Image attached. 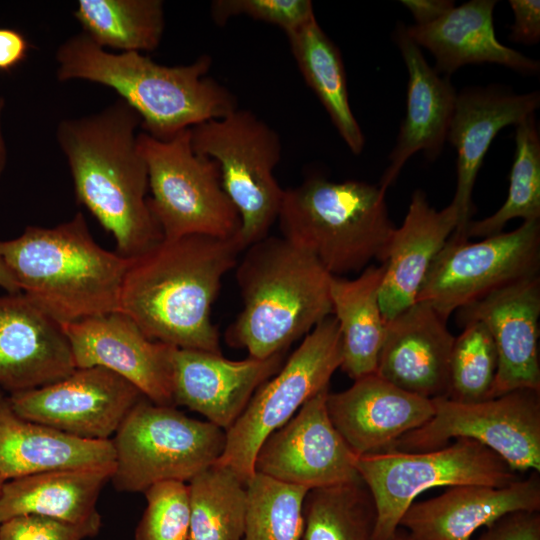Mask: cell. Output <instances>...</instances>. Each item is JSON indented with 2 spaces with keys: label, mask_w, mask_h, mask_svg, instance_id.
<instances>
[{
  "label": "cell",
  "mask_w": 540,
  "mask_h": 540,
  "mask_svg": "<svg viewBox=\"0 0 540 540\" xmlns=\"http://www.w3.org/2000/svg\"><path fill=\"white\" fill-rule=\"evenodd\" d=\"M245 248L239 236L162 239L129 259L119 309L151 340L222 354L212 305Z\"/></svg>",
  "instance_id": "obj_1"
},
{
  "label": "cell",
  "mask_w": 540,
  "mask_h": 540,
  "mask_svg": "<svg viewBox=\"0 0 540 540\" xmlns=\"http://www.w3.org/2000/svg\"><path fill=\"white\" fill-rule=\"evenodd\" d=\"M139 127L138 113L119 99L97 113L64 119L56 129L78 203L113 235L116 252L126 259L163 239L149 207Z\"/></svg>",
  "instance_id": "obj_2"
},
{
  "label": "cell",
  "mask_w": 540,
  "mask_h": 540,
  "mask_svg": "<svg viewBox=\"0 0 540 540\" xmlns=\"http://www.w3.org/2000/svg\"><path fill=\"white\" fill-rule=\"evenodd\" d=\"M56 62L61 82L85 80L113 89L138 113L142 131L157 140L238 108L236 97L207 76L212 58L206 54L188 65L165 66L139 52H108L81 32L58 47Z\"/></svg>",
  "instance_id": "obj_3"
},
{
  "label": "cell",
  "mask_w": 540,
  "mask_h": 540,
  "mask_svg": "<svg viewBox=\"0 0 540 540\" xmlns=\"http://www.w3.org/2000/svg\"><path fill=\"white\" fill-rule=\"evenodd\" d=\"M246 249L236 265L243 306L225 340L264 359L285 352L332 315V275L283 237L268 235Z\"/></svg>",
  "instance_id": "obj_4"
},
{
  "label": "cell",
  "mask_w": 540,
  "mask_h": 540,
  "mask_svg": "<svg viewBox=\"0 0 540 540\" xmlns=\"http://www.w3.org/2000/svg\"><path fill=\"white\" fill-rule=\"evenodd\" d=\"M0 258L21 293L60 324L119 309L129 259L98 245L82 213L0 241Z\"/></svg>",
  "instance_id": "obj_5"
},
{
  "label": "cell",
  "mask_w": 540,
  "mask_h": 540,
  "mask_svg": "<svg viewBox=\"0 0 540 540\" xmlns=\"http://www.w3.org/2000/svg\"><path fill=\"white\" fill-rule=\"evenodd\" d=\"M277 220L282 237L314 256L332 276L384 263L395 230L379 185L311 176L287 188Z\"/></svg>",
  "instance_id": "obj_6"
},
{
  "label": "cell",
  "mask_w": 540,
  "mask_h": 540,
  "mask_svg": "<svg viewBox=\"0 0 540 540\" xmlns=\"http://www.w3.org/2000/svg\"><path fill=\"white\" fill-rule=\"evenodd\" d=\"M356 469L376 508L372 540H389L416 497L428 489L501 487L520 478L499 455L468 438L423 452L388 449L358 456Z\"/></svg>",
  "instance_id": "obj_7"
},
{
  "label": "cell",
  "mask_w": 540,
  "mask_h": 540,
  "mask_svg": "<svg viewBox=\"0 0 540 540\" xmlns=\"http://www.w3.org/2000/svg\"><path fill=\"white\" fill-rule=\"evenodd\" d=\"M137 142L148 171L149 207L164 239L239 236L241 219L223 189L219 165L194 152L190 128L165 141L141 131Z\"/></svg>",
  "instance_id": "obj_8"
},
{
  "label": "cell",
  "mask_w": 540,
  "mask_h": 540,
  "mask_svg": "<svg viewBox=\"0 0 540 540\" xmlns=\"http://www.w3.org/2000/svg\"><path fill=\"white\" fill-rule=\"evenodd\" d=\"M114 487L144 492L165 481L189 482L222 455L226 431L142 397L111 439Z\"/></svg>",
  "instance_id": "obj_9"
},
{
  "label": "cell",
  "mask_w": 540,
  "mask_h": 540,
  "mask_svg": "<svg viewBox=\"0 0 540 540\" xmlns=\"http://www.w3.org/2000/svg\"><path fill=\"white\" fill-rule=\"evenodd\" d=\"M194 152L214 159L223 189L237 209L246 249L269 235L285 189L274 176L281 158L279 134L253 112L237 108L190 128Z\"/></svg>",
  "instance_id": "obj_10"
},
{
  "label": "cell",
  "mask_w": 540,
  "mask_h": 540,
  "mask_svg": "<svg viewBox=\"0 0 540 540\" xmlns=\"http://www.w3.org/2000/svg\"><path fill=\"white\" fill-rule=\"evenodd\" d=\"M341 362V335L335 317L330 315L255 391L226 431L224 451L214 464L231 470L247 484L255 474L256 455L266 438L284 426L309 399L329 387Z\"/></svg>",
  "instance_id": "obj_11"
},
{
  "label": "cell",
  "mask_w": 540,
  "mask_h": 540,
  "mask_svg": "<svg viewBox=\"0 0 540 540\" xmlns=\"http://www.w3.org/2000/svg\"><path fill=\"white\" fill-rule=\"evenodd\" d=\"M431 400L433 416L391 449L423 452L442 448L451 439L468 438L492 450L517 473L540 472V391L517 389L471 403L445 396Z\"/></svg>",
  "instance_id": "obj_12"
},
{
  "label": "cell",
  "mask_w": 540,
  "mask_h": 540,
  "mask_svg": "<svg viewBox=\"0 0 540 540\" xmlns=\"http://www.w3.org/2000/svg\"><path fill=\"white\" fill-rule=\"evenodd\" d=\"M540 221L479 242L451 235L433 260L417 301L446 319L458 309L522 279L538 275Z\"/></svg>",
  "instance_id": "obj_13"
},
{
  "label": "cell",
  "mask_w": 540,
  "mask_h": 540,
  "mask_svg": "<svg viewBox=\"0 0 540 540\" xmlns=\"http://www.w3.org/2000/svg\"><path fill=\"white\" fill-rule=\"evenodd\" d=\"M142 397L133 384L102 367L76 368L53 383L8 395L22 418L99 441L111 440Z\"/></svg>",
  "instance_id": "obj_14"
},
{
  "label": "cell",
  "mask_w": 540,
  "mask_h": 540,
  "mask_svg": "<svg viewBox=\"0 0 540 540\" xmlns=\"http://www.w3.org/2000/svg\"><path fill=\"white\" fill-rule=\"evenodd\" d=\"M329 387L309 399L259 448L255 473L307 488L360 480L357 456L331 422L326 407Z\"/></svg>",
  "instance_id": "obj_15"
},
{
  "label": "cell",
  "mask_w": 540,
  "mask_h": 540,
  "mask_svg": "<svg viewBox=\"0 0 540 540\" xmlns=\"http://www.w3.org/2000/svg\"><path fill=\"white\" fill-rule=\"evenodd\" d=\"M76 368L102 367L133 384L151 402L174 406L171 345L148 338L120 311L61 324Z\"/></svg>",
  "instance_id": "obj_16"
},
{
  "label": "cell",
  "mask_w": 540,
  "mask_h": 540,
  "mask_svg": "<svg viewBox=\"0 0 540 540\" xmlns=\"http://www.w3.org/2000/svg\"><path fill=\"white\" fill-rule=\"evenodd\" d=\"M540 279L532 276L457 310L459 326L480 321L498 357L491 398L517 389L540 391Z\"/></svg>",
  "instance_id": "obj_17"
},
{
  "label": "cell",
  "mask_w": 540,
  "mask_h": 540,
  "mask_svg": "<svg viewBox=\"0 0 540 540\" xmlns=\"http://www.w3.org/2000/svg\"><path fill=\"white\" fill-rule=\"evenodd\" d=\"M284 354L264 359L230 360L222 354L175 348L172 399L227 431L245 410L255 391L275 375Z\"/></svg>",
  "instance_id": "obj_18"
},
{
  "label": "cell",
  "mask_w": 540,
  "mask_h": 540,
  "mask_svg": "<svg viewBox=\"0 0 540 540\" xmlns=\"http://www.w3.org/2000/svg\"><path fill=\"white\" fill-rule=\"evenodd\" d=\"M76 369L62 325L23 293L0 296V388L11 393L60 380Z\"/></svg>",
  "instance_id": "obj_19"
},
{
  "label": "cell",
  "mask_w": 540,
  "mask_h": 540,
  "mask_svg": "<svg viewBox=\"0 0 540 540\" xmlns=\"http://www.w3.org/2000/svg\"><path fill=\"white\" fill-rule=\"evenodd\" d=\"M326 407L357 457L391 449L434 414L431 399L406 392L376 373L354 380L346 390L329 392Z\"/></svg>",
  "instance_id": "obj_20"
},
{
  "label": "cell",
  "mask_w": 540,
  "mask_h": 540,
  "mask_svg": "<svg viewBox=\"0 0 540 540\" xmlns=\"http://www.w3.org/2000/svg\"><path fill=\"white\" fill-rule=\"evenodd\" d=\"M539 105L537 91L516 94L496 85L470 87L457 94L447 133V140L457 152V182L451 203L458 210L459 221L452 235L466 238L476 176L496 135L533 115Z\"/></svg>",
  "instance_id": "obj_21"
},
{
  "label": "cell",
  "mask_w": 540,
  "mask_h": 540,
  "mask_svg": "<svg viewBox=\"0 0 540 540\" xmlns=\"http://www.w3.org/2000/svg\"><path fill=\"white\" fill-rule=\"evenodd\" d=\"M540 472L501 487L466 484L414 502L399 526L415 540H472L481 527L520 511H540Z\"/></svg>",
  "instance_id": "obj_22"
},
{
  "label": "cell",
  "mask_w": 540,
  "mask_h": 540,
  "mask_svg": "<svg viewBox=\"0 0 540 540\" xmlns=\"http://www.w3.org/2000/svg\"><path fill=\"white\" fill-rule=\"evenodd\" d=\"M447 320L422 301L386 320L376 374L424 398L446 397L455 339Z\"/></svg>",
  "instance_id": "obj_23"
},
{
  "label": "cell",
  "mask_w": 540,
  "mask_h": 540,
  "mask_svg": "<svg viewBox=\"0 0 540 540\" xmlns=\"http://www.w3.org/2000/svg\"><path fill=\"white\" fill-rule=\"evenodd\" d=\"M394 40L408 72L406 114L396 144L388 156L379 186L386 191L405 163L422 151L430 160L441 153L455 108L457 93L448 77L440 76L425 60L420 47L398 25Z\"/></svg>",
  "instance_id": "obj_24"
},
{
  "label": "cell",
  "mask_w": 540,
  "mask_h": 540,
  "mask_svg": "<svg viewBox=\"0 0 540 540\" xmlns=\"http://www.w3.org/2000/svg\"><path fill=\"white\" fill-rule=\"evenodd\" d=\"M459 214L451 203L438 211L422 190L411 198L402 225L395 228L384 264L379 304L386 320L417 302L428 270L458 226Z\"/></svg>",
  "instance_id": "obj_25"
},
{
  "label": "cell",
  "mask_w": 540,
  "mask_h": 540,
  "mask_svg": "<svg viewBox=\"0 0 540 540\" xmlns=\"http://www.w3.org/2000/svg\"><path fill=\"white\" fill-rule=\"evenodd\" d=\"M495 0H471L454 6L424 26L406 27L408 36L435 58V71L449 76L463 65L493 63L534 74L539 61L500 43L495 35Z\"/></svg>",
  "instance_id": "obj_26"
},
{
  "label": "cell",
  "mask_w": 540,
  "mask_h": 540,
  "mask_svg": "<svg viewBox=\"0 0 540 540\" xmlns=\"http://www.w3.org/2000/svg\"><path fill=\"white\" fill-rule=\"evenodd\" d=\"M115 463L55 469L5 481L0 523L36 515L76 524H101L96 502Z\"/></svg>",
  "instance_id": "obj_27"
},
{
  "label": "cell",
  "mask_w": 540,
  "mask_h": 540,
  "mask_svg": "<svg viewBox=\"0 0 540 540\" xmlns=\"http://www.w3.org/2000/svg\"><path fill=\"white\" fill-rule=\"evenodd\" d=\"M111 440L74 437L19 416L0 388V476L13 480L64 468L112 464Z\"/></svg>",
  "instance_id": "obj_28"
},
{
  "label": "cell",
  "mask_w": 540,
  "mask_h": 540,
  "mask_svg": "<svg viewBox=\"0 0 540 540\" xmlns=\"http://www.w3.org/2000/svg\"><path fill=\"white\" fill-rule=\"evenodd\" d=\"M384 264L369 265L353 279L332 276L330 298L342 341L340 369L351 379L376 373L386 331L379 304Z\"/></svg>",
  "instance_id": "obj_29"
},
{
  "label": "cell",
  "mask_w": 540,
  "mask_h": 540,
  "mask_svg": "<svg viewBox=\"0 0 540 540\" xmlns=\"http://www.w3.org/2000/svg\"><path fill=\"white\" fill-rule=\"evenodd\" d=\"M286 37L306 84L323 105L348 148L359 155L365 138L349 103L339 48L323 31L315 16Z\"/></svg>",
  "instance_id": "obj_30"
},
{
  "label": "cell",
  "mask_w": 540,
  "mask_h": 540,
  "mask_svg": "<svg viewBox=\"0 0 540 540\" xmlns=\"http://www.w3.org/2000/svg\"><path fill=\"white\" fill-rule=\"evenodd\" d=\"M74 17L95 44L122 52L155 50L165 29L161 0H80Z\"/></svg>",
  "instance_id": "obj_31"
},
{
  "label": "cell",
  "mask_w": 540,
  "mask_h": 540,
  "mask_svg": "<svg viewBox=\"0 0 540 540\" xmlns=\"http://www.w3.org/2000/svg\"><path fill=\"white\" fill-rule=\"evenodd\" d=\"M188 540H242L247 486L231 470L213 464L188 482Z\"/></svg>",
  "instance_id": "obj_32"
},
{
  "label": "cell",
  "mask_w": 540,
  "mask_h": 540,
  "mask_svg": "<svg viewBox=\"0 0 540 540\" xmlns=\"http://www.w3.org/2000/svg\"><path fill=\"white\" fill-rule=\"evenodd\" d=\"M376 508L363 481L311 489L301 540H372Z\"/></svg>",
  "instance_id": "obj_33"
},
{
  "label": "cell",
  "mask_w": 540,
  "mask_h": 540,
  "mask_svg": "<svg viewBox=\"0 0 540 540\" xmlns=\"http://www.w3.org/2000/svg\"><path fill=\"white\" fill-rule=\"evenodd\" d=\"M514 218H540V137L535 115L516 125L515 153L509 176V190L503 205L492 215L470 221L465 236L486 238L502 232Z\"/></svg>",
  "instance_id": "obj_34"
},
{
  "label": "cell",
  "mask_w": 540,
  "mask_h": 540,
  "mask_svg": "<svg viewBox=\"0 0 540 540\" xmlns=\"http://www.w3.org/2000/svg\"><path fill=\"white\" fill-rule=\"evenodd\" d=\"M246 486L248 499L242 540H301L307 488L259 473Z\"/></svg>",
  "instance_id": "obj_35"
},
{
  "label": "cell",
  "mask_w": 540,
  "mask_h": 540,
  "mask_svg": "<svg viewBox=\"0 0 540 540\" xmlns=\"http://www.w3.org/2000/svg\"><path fill=\"white\" fill-rule=\"evenodd\" d=\"M461 327L450 354L446 397L463 403L490 399L498 366L493 338L480 321Z\"/></svg>",
  "instance_id": "obj_36"
},
{
  "label": "cell",
  "mask_w": 540,
  "mask_h": 540,
  "mask_svg": "<svg viewBox=\"0 0 540 540\" xmlns=\"http://www.w3.org/2000/svg\"><path fill=\"white\" fill-rule=\"evenodd\" d=\"M144 493L147 505L136 529L135 540H188V484L180 481L160 482Z\"/></svg>",
  "instance_id": "obj_37"
},
{
  "label": "cell",
  "mask_w": 540,
  "mask_h": 540,
  "mask_svg": "<svg viewBox=\"0 0 540 540\" xmlns=\"http://www.w3.org/2000/svg\"><path fill=\"white\" fill-rule=\"evenodd\" d=\"M210 11L218 26H224L233 17L247 16L278 26L285 35L315 16L310 0H215Z\"/></svg>",
  "instance_id": "obj_38"
},
{
  "label": "cell",
  "mask_w": 540,
  "mask_h": 540,
  "mask_svg": "<svg viewBox=\"0 0 540 540\" xmlns=\"http://www.w3.org/2000/svg\"><path fill=\"white\" fill-rule=\"evenodd\" d=\"M100 525H76L36 515L19 516L0 523V540H82L97 534Z\"/></svg>",
  "instance_id": "obj_39"
},
{
  "label": "cell",
  "mask_w": 540,
  "mask_h": 540,
  "mask_svg": "<svg viewBox=\"0 0 540 540\" xmlns=\"http://www.w3.org/2000/svg\"><path fill=\"white\" fill-rule=\"evenodd\" d=\"M472 540H540L539 511L508 514Z\"/></svg>",
  "instance_id": "obj_40"
},
{
  "label": "cell",
  "mask_w": 540,
  "mask_h": 540,
  "mask_svg": "<svg viewBox=\"0 0 540 540\" xmlns=\"http://www.w3.org/2000/svg\"><path fill=\"white\" fill-rule=\"evenodd\" d=\"M514 24L509 38L525 45L535 44L540 39L539 0H510Z\"/></svg>",
  "instance_id": "obj_41"
},
{
  "label": "cell",
  "mask_w": 540,
  "mask_h": 540,
  "mask_svg": "<svg viewBox=\"0 0 540 540\" xmlns=\"http://www.w3.org/2000/svg\"><path fill=\"white\" fill-rule=\"evenodd\" d=\"M29 42L19 31L0 28V71H9L27 57Z\"/></svg>",
  "instance_id": "obj_42"
},
{
  "label": "cell",
  "mask_w": 540,
  "mask_h": 540,
  "mask_svg": "<svg viewBox=\"0 0 540 540\" xmlns=\"http://www.w3.org/2000/svg\"><path fill=\"white\" fill-rule=\"evenodd\" d=\"M400 3L410 11L418 26L433 23L455 6L452 0H401Z\"/></svg>",
  "instance_id": "obj_43"
},
{
  "label": "cell",
  "mask_w": 540,
  "mask_h": 540,
  "mask_svg": "<svg viewBox=\"0 0 540 540\" xmlns=\"http://www.w3.org/2000/svg\"><path fill=\"white\" fill-rule=\"evenodd\" d=\"M0 287L8 294L21 292L19 286L0 258Z\"/></svg>",
  "instance_id": "obj_44"
},
{
  "label": "cell",
  "mask_w": 540,
  "mask_h": 540,
  "mask_svg": "<svg viewBox=\"0 0 540 540\" xmlns=\"http://www.w3.org/2000/svg\"><path fill=\"white\" fill-rule=\"evenodd\" d=\"M4 105H5V100L3 97H0V118H1V113L3 111ZM6 163H7V150H6V145H5L4 137L2 134L1 122H0V176L3 174L5 170Z\"/></svg>",
  "instance_id": "obj_45"
},
{
  "label": "cell",
  "mask_w": 540,
  "mask_h": 540,
  "mask_svg": "<svg viewBox=\"0 0 540 540\" xmlns=\"http://www.w3.org/2000/svg\"><path fill=\"white\" fill-rule=\"evenodd\" d=\"M389 540H415L404 528L398 527Z\"/></svg>",
  "instance_id": "obj_46"
},
{
  "label": "cell",
  "mask_w": 540,
  "mask_h": 540,
  "mask_svg": "<svg viewBox=\"0 0 540 540\" xmlns=\"http://www.w3.org/2000/svg\"><path fill=\"white\" fill-rule=\"evenodd\" d=\"M4 483H5V480L0 476V492L2 490Z\"/></svg>",
  "instance_id": "obj_47"
}]
</instances>
